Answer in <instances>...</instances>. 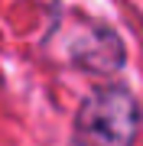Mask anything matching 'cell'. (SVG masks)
<instances>
[{
	"label": "cell",
	"mask_w": 143,
	"mask_h": 146,
	"mask_svg": "<svg viewBox=\"0 0 143 146\" xmlns=\"http://www.w3.org/2000/svg\"><path fill=\"white\" fill-rule=\"evenodd\" d=\"M140 127V107L124 88H98L78 110L81 146H130Z\"/></svg>",
	"instance_id": "1"
}]
</instances>
